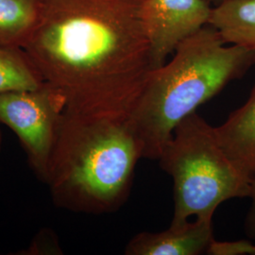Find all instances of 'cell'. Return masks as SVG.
<instances>
[{
    "label": "cell",
    "instance_id": "cell-15",
    "mask_svg": "<svg viewBox=\"0 0 255 255\" xmlns=\"http://www.w3.org/2000/svg\"><path fill=\"white\" fill-rule=\"evenodd\" d=\"M1 147H2V133L0 131V151H1Z\"/></svg>",
    "mask_w": 255,
    "mask_h": 255
},
{
    "label": "cell",
    "instance_id": "cell-9",
    "mask_svg": "<svg viewBox=\"0 0 255 255\" xmlns=\"http://www.w3.org/2000/svg\"><path fill=\"white\" fill-rule=\"evenodd\" d=\"M209 25L231 45L255 49V0H225L214 8Z\"/></svg>",
    "mask_w": 255,
    "mask_h": 255
},
{
    "label": "cell",
    "instance_id": "cell-12",
    "mask_svg": "<svg viewBox=\"0 0 255 255\" xmlns=\"http://www.w3.org/2000/svg\"><path fill=\"white\" fill-rule=\"evenodd\" d=\"M211 255H255V245L249 240L217 241L214 239L206 252Z\"/></svg>",
    "mask_w": 255,
    "mask_h": 255
},
{
    "label": "cell",
    "instance_id": "cell-14",
    "mask_svg": "<svg viewBox=\"0 0 255 255\" xmlns=\"http://www.w3.org/2000/svg\"><path fill=\"white\" fill-rule=\"evenodd\" d=\"M208 2H213L215 5H218L219 3H221V2H223V1H225V0H207Z\"/></svg>",
    "mask_w": 255,
    "mask_h": 255
},
{
    "label": "cell",
    "instance_id": "cell-1",
    "mask_svg": "<svg viewBox=\"0 0 255 255\" xmlns=\"http://www.w3.org/2000/svg\"><path fill=\"white\" fill-rule=\"evenodd\" d=\"M23 49L65 108L128 115L155 70L144 0H41Z\"/></svg>",
    "mask_w": 255,
    "mask_h": 255
},
{
    "label": "cell",
    "instance_id": "cell-5",
    "mask_svg": "<svg viewBox=\"0 0 255 255\" xmlns=\"http://www.w3.org/2000/svg\"><path fill=\"white\" fill-rule=\"evenodd\" d=\"M64 109V96L46 82L0 95V124L15 133L30 168L45 183Z\"/></svg>",
    "mask_w": 255,
    "mask_h": 255
},
{
    "label": "cell",
    "instance_id": "cell-13",
    "mask_svg": "<svg viewBox=\"0 0 255 255\" xmlns=\"http://www.w3.org/2000/svg\"><path fill=\"white\" fill-rule=\"evenodd\" d=\"M249 199H251V205L245 219V232L248 237L255 238V171L251 179V194Z\"/></svg>",
    "mask_w": 255,
    "mask_h": 255
},
{
    "label": "cell",
    "instance_id": "cell-7",
    "mask_svg": "<svg viewBox=\"0 0 255 255\" xmlns=\"http://www.w3.org/2000/svg\"><path fill=\"white\" fill-rule=\"evenodd\" d=\"M213 218H195L160 233H140L128 243V255H199L214 240Z\"/></svg>",
    "mask_w": 255,
    "mask_h": 255
},
{
    "label": "cell",
    "instance_id": "cell-3",
    "mask_svg": "<svg viewBox=\"0 0 255 255\" xmlns=\"http://www.w3.org/2000/svg\"><path fill=\"white\" fill-rule=\"evenodd\" d=\"M255 65V49L227 44L206 25L177 46L172 60L155 69L128 122L142 157L158 160L182 120Z\"/></svg>",
    "mask_w": 255,
    "mask_h": 255
},
{
    "label": "cell",
    "instance_id": "cell-2",
    "mask_svg": "<svg viewBox=\"0 0 255 255\" xmlns=\"http://www.w3.org/2000/svg\"><path fill=\"white\" fill-rule=\"evenodd\" d=\"M142 158L128 115L65 108L46 184L61 209L109 214L127 201Z\"/></svg>",
    "mask_w": 255,
    "mask_h": 255
},
{
    "label": "cell",
    "instance_id": "cell-10",
    "mask_svg": "<svg viewBox=\"0 0 255 255\" xmlns=\"http://www.w3.org/2000/svg\"><path fill=\"white\" fill-rule=\"evenodd\" d=\"M41 0H0V46L23 48L40 17Z\"/></svg>",
    "mask_w": 255,
    "mask_h": 255
},
{
    "label": "cell",
    "instance_id": "cell-6",
    "mask_svg": "<svg viewBox=\"0 0 255 255\" xmlns=\"http://www.w3.org/2000/svg\"><path fill=\"white\" fill-rule=\"evenodd\" d=\"M207 0H144L142 14L155 69L182 41L209 24Z\"/></svg>",
    "mask_w": 255,
    "mask_h": 255
},
{
    "label": "cell",
    "instance_id": "cell-4",
    "mask_svg": "<svg viewBox=\"0 0 255 255\" xmlns=\"http://www.w3.org/2000/svg\"><path fill=\"white\" fill-rule=\"evenodd\" d=\"M158 161L173 181L172 225L213 218L224 201L250 197L251 180L229 159L216 128L197 113L177 126Z\"/></svg>",
    "mask_w": 255,
    "mask_h": 255
},
{
    "label": "cell",
    "instance_id": "cell-8",
    "mask_svg": "<svg viewBox=\"0 0 255 255\" xmlns=\"http://www.w3.org/2000/svg\"><path fill=\"white\" fill-rule=\"evenodd\" d=\"M216 131L229 159L251 180L255 171V84L246 102Z\"/></svg>",
    "mask_w": 255,
    "mask_h": 255
},
{
    "label": "cell",
    "instance_id": "cell-11",
    "mask_svg": "<svg viewBox=\"0 0 255 255\" xmlns=\"http://www.w3.org/2000/svg\"><path fill=\"white\" fill-rule=\"evenodd\" d=\"M44 83L42 76L23 48L0 46V95L36 89Z\"/></svg>",
    "mask_w": 255,
    "mask_h": 255
}]
</instances>
